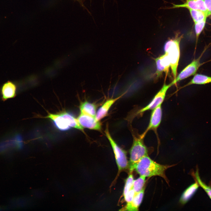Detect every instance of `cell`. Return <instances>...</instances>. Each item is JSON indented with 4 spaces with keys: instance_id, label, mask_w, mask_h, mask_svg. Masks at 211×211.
<instances>
[{
    "instance_id": "19",
    "label": "cell",
    "mask_w": 211,
    "mask_h": 211,
    "mask_svg": "<svg viewBox=\"0 0 211 211\" xmlns=\"http://www.w3.org/2000/svg\"><path fill=\"white\" fill-rule=\"evenodd\" d=\"M188 10L194 23L203 21L209 16L206 13L200 10L192 9Z\"/></svg>"
},
{
    "instance_id": "13",
    "label": "cell",
    "mask_w": 211,
    "mask_h": 211,
    "mask_svg": "<svg viewBox=\"0 0 211 211\" xmlns=\"http://www.w3.org/2000/svg\"><path fill=\"white\" fill-rule=\"evenodd\" d=\"M145 187L140 192L135 194L132 200L130 203H127L124 207L123 210L138 211L140 205L144 195Z\"/></svg>"
},
{
    "instance_id": "9",
    "label": "cell",
    "mask_w": 211,
    "mask_h": 211,
    "mask_svg": "<svg viewBox=\"0 0 211 211\" xmlns=\"http://www.w3.org/2000/svg\"><path fill=\"white\" fill-rule=\"evenodd\" d=\"M181 8H186L188 9L199 10L206 13L209 16L211 15V13L208 11L206 8L204 0H185L184 3L182 4H173L172 6L168 9Z\"/></svg>"
},
{
    "instance_id": "18",
    "label": "cell",
    "mask_w": 211,
    "mask_h": 211,
    "mask_svg": "<svg viewBox=\"0 0 211 211\" xmlns=\"http://www.w3.org/2000/svg\"><path fill=\"white\" fill-rule=\"evenodd\" d=\"M67 120L68 124L71 127H72L83 131L84 128L79 124L77 118L69 113L63 111L61 113Z\"/></svg>"
},
{
    "instance_id": "20",
    "label": "cell",
    "mask_w": 211,
    "mask_h": 211,
    "mask_svg": "<svg viewBox=\"0 0 211 211\" xmlns=\"http://www.w3.org/2000/svg\"><path fill=\"white\" fill-rule=\"evenodd\" d=\"M146 177L143 176H140L138 178L134 180L132 188L135 194L141 191L144 187V186L146 182Z\"/></svg>"
},
{
    "instance_id": "17",
    "label": "cell",
    "mask_w": 211,
    "mask_h": 211,
    "mask_svg": "<svg viewBox=\"0 0 211 211\" xmlns=\"http://www.w3.org/2000/svg\"><path fill=\"white\" fill-rule=\"evenodd\" d=\"M79 108L80 113L95 117L96 107L94 104L85 101L81 103Z\"/></svg>"
},
{
    "instance_id": "3",
    "label": "cell",
    "mask_w": 211,
    "mask_h": 211,
    "mask_svg": "<svg viewBox=\"0 0 211 211\" xmlns=\"http://www.w3.org/2000/svg\"><path fill=\"white\" fill-rule=\"evenodd\" d=\"M133 141L130 150V158L129 163L130 173L134 170L135 164L143 157L148 155L147 147L144 144V137L142 135H133Z\"/></svg>"
},
{
    "instance_id": "12",
    "label": "cell",
    "mask_w": 211,
    "mask_h": 211,
    "mask_svg": "<svg viewBox=\"0 0 211 211\" xmlns=\"http://www.w3.org/2000/svg\"><path fill=\"white\" fill-rule=\"evenodd\" d=\"M45 118L51 120L56 128L61 131H67L71 128L66 119L61 113L58 114L49 113Z\"/></svg>"
},
{
    "instance_id": "15",
    "label": "cell",
    "mask_w": 211,
    "mask_h": 211,
    "mask_svg": "<svg viewBox=\"0 0 211 211\" xmlns=\"http://www.w3.org/2000/svg\"><path fill=\"white\" fill-rule=\"evenodd\" d=\"M210 83H211V76L202 74H197L182 88L193 84L205 85Z\"/></svg>"
},
{
    "instance_id": "24",
    "label": "cell",
    "mask_w": 211,
    "mask_h": 211,
    "mask_svg": "<svg viewBox=\"0 0 211 211\" xmlns=\"http://www.w3.org/2000/svg\"><path fill=\"white\" fill-rule=\"evenodd\" d=\"M135 195V193L132 188L124 196L125 200L127 203L131 202Z\"/></svg>"
},
{
    "instance_id": "21",
    "label": "cell",
    "mask_w": 211,
    "mask_h": 211,
    "mask_svg": "<svg viewBox=\"0 0 211 211\" xmlns=\"http://www.w3.org/2000/svg\"><path fill=\"white\" fill-rule=\"evenodd\" d=\"M206 19L207 18H206L203 21L194 23V27L196 36V42L194 54L195 52L199 37L205 27Z\"/></svg>"
},
{
    "instance_id": "4",
    "label": "cell",
    "mask_w": 211,
    "mask_h": 211,
    "mask_svg": "<svg viewBox=\"0 0 211 211\" xmlns=\"http://www.w3.org/2000/svg\"><path fill=\"white\" fill-rule=\"evenodd\" d=\"M210 47V44L206 45L200 55L196 59H194L187 65L176 76L175 79L171 83L172 86L178 82L195 75L199 68L205 64L211 61V59L207 61L201 62L200 60L207 48Z\"/></svg>"
},
{
    "instance_id": "26",
    "label": "cell",
    "mask_w": 211,
    "mask_h": 211,
    "mask_svg": "<svg viewBox=\"0 0 211 211\" xmlns=\"http://www.w3.org/2000/svg\"><path fill=\"white\" fill-rule=\"evenodd\" d=\"M78 1L80 4L81 5L83 6H84L83 4V0H76Z\"/></svg>"
},
{
    "instance_id": "1",
    "label": "cell",
    "mask_w": 211,
    "mask_h": 211,
    "mask_svg": "<svg viewBox=\"0 0 211 211\" xmlns=\"http://www.w3.org/2000/svg\"><path fill=\"white\" fill-rule=\"evenodd\" d=\"M172 166L159 164L152 160L148 155L142 158L135 164L134 170L140 176L146 177L159 176L168 183L165 171Z\"/></svg>"
},
{
    "instance_id": "23",
    "label": "cell",
    "mask_w": 211,
    "mask_h": 211,
    "mask_svg": "<svg viewBox=\"0 0 211 211\" xmlns=\"http://www.w3.org/2000/svg\"><path fill=\"white\" fill-rule=\"evenodd\" d=\"M134 181L133 176L131 173L126 180L123 191L124 196L132 188Z\"/></svg>"
},
{
    "instance_id": "22",
    "label": "cell",
    "mask_w": 211,
    "mask_h": 211,
    "mask_svg": "<svg viewBox=\"0 0 211 211\" xmlns=\"http://www.w3.org/2000/svg\"><path fill=\"white\" fill-rule=\"evenodd\" d=\"M194 174L197 181L199 185L204 189L211 199V187L205 184L201 181L199 176L198 169Z\"/></svg>"
},
{
    "instance_id": "6",
    "label": "cell",
    "mask_w": 211,
    "mask_h": 211,
    "mask_svg": "<svg viewBox=\"0 0 211 211\" xmlns=\"http://www.w3.org/2000/svg\"><path fill=\"white\" fill-rule=\"evenodd\" d=\"M172 85L171 83L167 84L164 83L160 90L155 95L150 102L146 106L139 110L136 115L142 113L147 111L152 110L159 106L161 105L165 99L168 89Z\"/></svg>"
},
{
    "instance_id": "16",
    "label": "cell",
    "mask_w": 211,
    "mask_h": 211,
    "mask_svg": "<svg viewBox=\"0 0 211 211\" xmlns=\"http://www.w3.org/2000/svg\"><path fill=\"white\" fill-rule=\"evenodd\" d=\"M199 187V185L197 181L188 187L183 192L181 197V203L182 204L186 203L194 195Z\"/></svg>"
},
{
    "instance_id": "5",
    "label": "cell",
    "mask_w": 211,
    "mask_h": 211,
    "mask_svg": "<svg viewBox=\"0 0 211 211\" xmlns=\"http://www.w3.org/2000/svg\"><path fill=\"white\" fill-rule=\"evenodd\" d=\"M106 126L105 131L106 136L111 145L114 154L116 161L118 170V174L129 167L126 153L117 144L112 137Z\"/></svg>"
},
{
    "instance_id": "8",
    "label": "cell",
    "mask_w": 211,
    "mask_h": 211,
    "mask_svg": "<svg viewBox=\"0 0 211 211\" xmlns=\"http://www.w3.org/2000/svg\"><path fill=\"white\" fill-rule=\"evenodd\" d=\"M80 125L83 128L100 131L101 129V122L95 117L80 113L77 118Z\"/></svg>"
},
{
    "instance_id": "11",
    "label": "cell",
    "mask_w": 211,
    "mask_h": 211,
    "mask_svg": "<svg viewBox=\"0 0 211 211\" xmlns=\"http://www.w3.org/2000/svg\"><path fill=\"white\" fill-rule=\"evenodd\" d=\"M17 89L16 84L12 81L8 80L4 83L0 89L2 100L5 101L14 98L16 96Z\"/></svg>"
},
{
    "instance_id": "14",
    "label": "cell",
    "mask_w": 211,
    "mask_h": 211,
    "mask_svg": "<svg viewBox=\"0 0 211 211\" xmlns=\"http://www.w3.org/2000/svg\"><path fill=\"white\" fill-rule=\"evenodd\" d=\"M120 97V96L114 98H110L107 100L98 109L96 113V119L99 121L106 116L111 106Z\"/></svg>"
},
{
    "instance_id": "10",
    "label": "cell",
    "mask_w": 211,
    "mask_h": 211,
    "mask_svg": "<svg viewBox=\"0 0 211 211\" xmlns=\"http://www.w3.org/2000/svg\"><path fill=\"white\" fill-rule=\"evenodd\" d=\"M154 60L156 67V78H159L163 72L167 75L170 67V61L167 55L165 53L155 58Z\"/></svg>"
},
{
    "instance_id": "27",
    "label": "cell",
    "mask_w": 211,
    "mask_h": 211,
    "mask_svg": "<svg viewBox=\"0 0 211 211\" xmlns=\"http://www.w3.org/2000/svg\"><path fill=\"white\" fill-rule=\"evenodd\" d=\"M210 43V44H211L210 45H211V43Z\"/></svg>"
},
{
    "instance_id": "7",
    "label": "cell",
    "mask_w": 211,
    "mask_h": 211,
    "mask_svg": "<svg viewBox=\"0 0 211 211\" xmlns=\"http://www.w3.org/2000/svg\"><path fill=\"white\" fill-rule=\"evenodd\" d=\"M152 110L149 125L145 131L141 134L144 137L148 132L150 130H153L157 134V129L161 121L162 112L161 105Z\"/></svg>"
},
{
    "instance_id": "2",
    "label": "cell",
    "mask_w": 211,
    "mask_h": 211,
    "mask_svg": "<svg viewBox=\"0 0 211 211\" xmlns=\"http://www.w3.org/2000/svg\"><path fill=\"white\" fill-rule=\"evenodd\" d=\"M183 36L179 32H176L174 37L167 41L164 46L165 53L169 58L174 79L177 76L180 56V44Z\"/></svg>"
},
{
    "instance_id": "25",
    "label": "cell",
    "mask_w": 211,
    "mask_h": 211,
    "mask_svg": "<svg viewBox=\"0 0 211 211\" xmlns=\"http://www.w3.org/2000/svg\"><path fill=\"white\" fill-rule=\"evenodd\" d=\"M206 8L211 13V0H204Z\"/></svg>"
}]
</instances>
